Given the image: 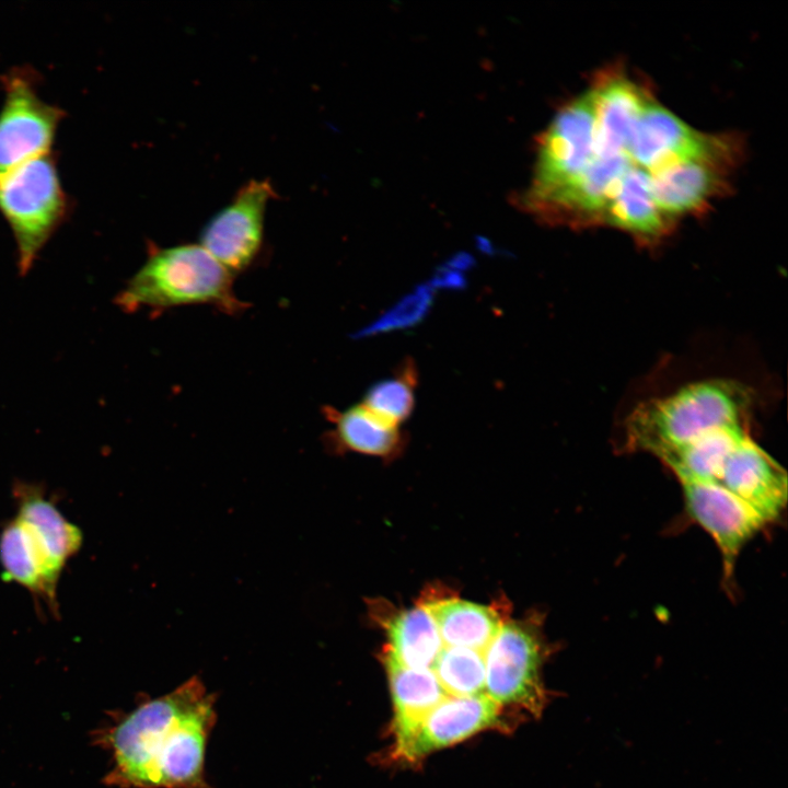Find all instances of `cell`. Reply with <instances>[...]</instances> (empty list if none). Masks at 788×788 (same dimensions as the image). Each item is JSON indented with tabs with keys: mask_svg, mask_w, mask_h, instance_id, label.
Here are the masks:
<instances>
[{
	"mask_svg": "<svg viewBox=\"0 0 788 788\" xmlns=\"http://www.w3.org/2000/svg\"><path fill=\"white\" fill-rule=\"evenodd\" d=\"M215 704L193 676L124 716L107 735L114 758L108 780L126 788H211L205 756Z\"/></svg>",
	"mask_w": 788,
	"mask_h": 788,
	"instance_id": "6da1fadb",
	"label": "cell"
},
{
	"mask_svg": "<svg viewBox=\"0 0 788 788\" xmlns=\"http://www.w3.org/2000/svg\"><path fill=\"white\" fill-rule=\"evenodd\" d=\"M754 395L731 379H708L638 404L625 421L627 447L658 459L703 430L751 417Z\"/></svg>",
	"mask_w": 788,
	"mask_h": 788,
	"instance_id": "7a4b0ae2",
	"label": "cell"
},
{
	"mask_svg": "<svg viewBox=\"0 0 788 788\" xmlns=\"http://www.w3.org/2000/svg\"><path fill=\"white\" fill-rule=\"evenodd\" d=\"M234 277L200 244L153 247L115 304L128 313L210 304L234 315L246 308L234 292Z\"/></svg>",
	"mask_w": 788,
	"mask_h": 788,
	"instance_id": "3957f363",
	"label": "cell"
},
{
	"mask_svg": "<svg viewBox=\"0 0 788 788\" xmlns=\"http://www.w3.org/2000/svg\"><path fill=\"white\" fill-rule=\"evenodd\" d=\"M68 210L51 154L45 153L0 177V211L18 250V270L25 276Z\"/></svg>",
	"mask_w": 788,
	"mask_h": 788,
	"instance_id": "277c9868",
	"label": "cell"
},
{
	"mask_svg": "<svg viewBox=\"0 0 788 788\" xmlns=\"http://www.w3.org/2000/svg\"><path fill=\"white\" fill-rule=\"evenodd\" d=\"M545 656L543 639L534 626L503 623L484 651L485 694L499 707L517 706L540 715L547 694L541 679Z\"/></svg>",
	"mask_w": 788,
	"mask_h": 788,
	"instance_id": "5b68a950",
	"label": "cell"
},
{
	"mask_svg": "<svg viewBox=\"0 0 788 788\" xmlns=\"http://www.w3.org/2000/svg\"><path fill=\"white\" fill-rule=\"evenodd\" d=\"M594 103L589 89L565 105L538 141L532 181L520 204L526 206L578 178L593 159Z\"/></svg>",
	"mask_w": 788,
	"mask_h": 788,
	"instance_id": "8992f818",
	"label": "cell"
},
{
	"mask_svg": "<svg viewBox=\"0 0 788 788\" xmlns=\"http://www.w3.org/2000/svg\"><path fill=\"white\" fill-rule=\"evenodd\" d=\"M740 157L735 137L712 135L698 154L651 174L657 207L673 224L682 216L702 211L727 192L728 178Z\"/></svg>",
	"mask_w": 788,
	"mask_h": 788,
	"instance_id": "52a82bcc",
	"label": "cell"
},
{
	"mask_svg": "<svg viewBox=\"0 0 788 788\" xmlns=\"http://www.w3.org/2000/svg\"><path fill=\"white\" fill-rule=\"evenodd\" d=\"M5 99L0 112V177L48 153L63 113L44 102L25 70L3 78Z\"/></svg>",
	"mask_w": 788,
	"mask_h": 788,
	"instance_id": "ba28073f",
	"label": "cell"
},
{
	"mask_svg": "<svg viewBox=\"0 0 788 788\" xmlns=\"http://www.w3.org/2000/svg\"><path fill=\"white\" fill-rule=\"evenodd\" d=\"M274 194L268 181L252 179L201 230L200 245L234 276L260 253L265 211Z\"/></svg>",
	"mask_w": 788,
	"mask_h": 788,
	"instance_id": "9c48e42d",
	"label": "cell"
},
{
	"mask_svg": "<svg viewBox=\"0 0 788 788\" xmlns=\"http://www.w3.org/2000/svg\"><path fill=\"white\" fill-rule=\"evenodd\" d=\"M684 502L693 518L715 541L730 576L746 543L766 522L748 503L714 482L681 483Z\"/></svg>",
	"mask_w": 788,
	"mask_h": 788,
	"instance_id": "30bf717a",
	"label": "cell"
},
{
	"mask_svg": "<svg viewBox=\"0 0 788 788\" xmlns=\"http://www.w3.org/2000/svg\"><path fill=\"white\" fill-rule=\"evenodd\" d=\"M712 135L698 132L650 96L630 131L626 153L650 174L702 152Z\"/></svg>",
	"mask_w": 788,
	"mask_h": 788,
	"instance_id": "8fae6325",
	"label": "cell"
},
{
	"mask_svg": "<svg viewBox=\"0 0 788 788\" xmlns=\"http://www.w3.org/2000/svg\"><path fill=\"white\" fill-rule=\"evenodd\" d=\"M718 484L748 503L766 524L777 519L787 503L786 470L751 436L732 453Z\"/></svg>",
	"mask_w": 788,
	"mask_h": 788,
	"instance_id": "7c38bea8",
	"label": "cell"
},
{
	"mask_svg": "<svg viewBox=\"0 0 788 788\" xmlns=\"http://www.w3.org/2000/svg\"><path fill=\"white\" fill-rule=\"evenodd\" d=\"M500 707L485 693L444 697L419 723L401 757L414 761L498 723Z\"/></svg>",
	"mask_w": 788,
	"mask_h": 788,
	"instance_id": "4fadbf2b",
	"label": "cell"
},
{
	"mask_svg": "<svg viewBox=\"0 0 788 788\" xmlns=\"http://www.w3.org/2000/svg\"><path fill=\"white\" fill-rule=\"evenodd\" d=\"M590 90L595 118L594 157L624 153L633 126L651 95L621 70L604 71Z\"/></svg>",
	"mask_w": 788,
	"mask_h": 788,
	"instance_id": "5bb4252c",
	"label": "cell"
},
{
	"mask_svg": "<svg viewBox=\"0 0 788 788\" xmlns=\"http://www.w3.org/2000/svg\"><path fill=\"white\" fill-rule=\"evenodd\" d=\"M2 577L26 588L54 614L58 613L57 584L61 567L16 518L0 533Z\"/></svg>",
	"mask_w": 788,
	"mask_h": 788,
	"instance_id": "9a60e30c",
	"label": "cell"
},
{
	"mask_svg": "<svg viewBox=\"0 0 788 788\" xmlns=\"http://www.w3.org/2000/svg\"><path fill=\"white\" fill-rule=\"evenodd\" d=\"M750 419L748 417L709 427L659 460L680 483H718L732 453L751 436Z\"/></svg>",
	"mask_w": 788,
	"mask_h": 788,
	"instance_id": "2e32d148",
	"label": "cell"
},
{
	"mask_svg": "<svg viewBox=\"0 0 788 788\" xmlns=\"http://www.w3.org/2000/svg\"><path fill=\"white\" fill-rule=\"evenodd\" d=\"M394 706L395 753L402 755L419 723L448 694L432 669L405 667L384 653Z\"/></svg>",
	"mask_w": 788,
	"mask_h": 788,
	"instance_id": "e0dca14e",
	"label": "cell"
},
{
	"mask_svg": "<svg viewBox=\"0 0 788 788\" xmlns=\"http://www.w3.org/2000/svg\"><path fill=\"white\" fill-rule=\"evenodd\" d=\"M603 224L618 228L647 242L664 236L674 225L652 198L651 174L634 164L613 192Z\"/></svg>",
	"mask_w": 788,
	"mask_h": 788,
	"instance_id": "ac0fdd59",
	"label": "cell"
},
{
	"mask_svg": "<svg viewBox=\"0 0 788 788\" xmlns=\"http://www.w3.org/2000/svg\"><path fill=\"white\" fill-rule=\"evenodd\" d=\"M20 520L61 566L82 545L81 530L69 522L44 491L33 484L18 483L13 489Z\"/></svg>",
	"mask_w": 788,
	"mask_h": 788,
	"instance_id": "d6986e66",
	"label": "cell"
},
{
	"mask_svg": "<svg viewBox=\"0 0 788 788\" xmlns=\"http://www.w3.org/2000/svg\"><path fill=\"white\" fill-rule=\"evenodd\" d=\"M422 606L432 617L445 647L484 652L503 624L493 607L455 598L427 601Z\"/></svg>",
	"mask_w": 788,
	"mask_h": 788,
	"instance_id": "ffe728a7",
	"label": "cell"
},
{
	"mask_svg": "<svg viewBox=\"0 0 788 788\" xmlns=\"http://www.w3.org/2000/svg\"><path fill=\"white\" fill-rule=\"evenodd\" d=\"M325 414L333 425L328 440L340 451L387 456L401 447L399 428L385 422L361 403L341 410L325 408Z\"/></svg>",
	"mask_w": 788,
	"mask_h": 788,
	"instance_id": "44dd1931",
	"label": "cell"
},
{
	"mask_svg": "<svg viewBox=\"0 0 788 788\" xmlns=\"http://www.w3.org/2000/svg\"><path fill=\"white\" fill-rule=\"evenodd\" d=\"M389 639L385 654L415 669H432L443 644L437 626L422 605L404 610L385 625Z\"/></svg>",
	"mask_w": 788,
	"mask_h": 788,
	"instance_id": "7402d4cb",
	"label": "cell"
},
{
	"mask_svg": "<svg viewBox=\"0 0 788 788\" xmlns=\"http://www.w3.org/2000/svg\"><path fill=\"white\" fill-rule=\"evenodd\" d=\"M416 385L415 367L405 362L393 375L372 385L361 404L385 422L399 428L414 409Z\"/></svg>",
	"mask_w": 788,
	"mask_h": 788,
	"instance_id": "603a6c76",
	"label": "cell"
},
{
	"mask_svg": "<svg viewBox=\"0 0 788 788\" xmlns=\"http://www.w3.org/2000/svg\"><path fill=\"white\" fill-rule=\"evenodd\" d=\"M432 671L450 696H474L485 693L484 652L443 646Z\"/></svg>",
	"mask_w": 788,
	"mask_h": 788,
	"instance_id": "cb8c5ba5",
	"label": "cell"
}]
</instances>
